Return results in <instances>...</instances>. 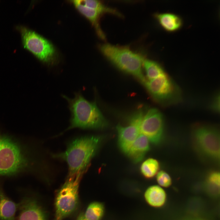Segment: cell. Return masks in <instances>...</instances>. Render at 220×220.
Instances as JSON below:
<instances>
[{"mask_svg":"<svg viewBox=\"0 0 220 220\" xmlns=\"http://www.w3.org/2000/svg\"><path fill=\"white\" fill-rule=\"evenodd\" d=\"M19 29L25 48L44 63L48 65L55 64L56 52L53 46L50 42L26 27H20Z\"/></svg>","mask_w":220,"mask_h":220,"instance_id":"8992f818","label":"cell"},{"mask_svg":"<svg viewBox=\"0 0 220 220\" xmlns=\"http://www.w3.org/2000/svg\"><path fill=\"white\" fill-rule=\"evenodd\" d=\"M152 97L164 105L178 102L181 98L180 90L176 83L166 72L144 84Z\"/></svg>","mask_w":220,"mask_h":220,"instance_id":"52a82bcc","label":"cell"},{"mask_svg":"<svg viewBox=\"0 0 220 220\" xmlns=\"http://www.w3.org/2000/svg\"><path fill=\"white\" fill-rule=\"evenodd\" d=\"M154 16L161 27L169 32L176 31L181 28L183 21L178 15L170 12L156 13Z\"/></svg>","mask_w":220,"mask_h":220,"instance_id":"4fadbf2b","label":"cell"},{"mask_svg":"<svg viewBox=\"0 0 220 220\" xmlns=\"http://www.w3.org/2000/svg\"><path fill=\"white\" fill-rule=\"evenodd\" d=\"M83 174L68 177L59 190L55 200L56 220H62L76 209L79 201V183Z\"/></svg>","mask_w":220,"mask_h":220,"instance_id":"5b68a950","label":"cell"},{"mask_svg":"<svg viewBox=\"0 0 220 220\" xmlns=\"http://www.w3.org/2000/svg\"><path fill=\"white\" fill-rule=\"evenodd\" d=\"M67 101L71 113L70 124L67 130L74 128L100 129L105 128L108 122L95 102H90L80 92L70 98L62 95Z\"/></svg>","mask_w":220,"mask_h":220,"instance_id":"7a4b0ae2","label":"cell"},{"mask_svg":"<svg viewBox=\"0 0 220 220\" xmlns=\"http://www.w3.org/2000/svg\"><path fill=\"white\" fill-rule=\"evenodd\" d=\"M193 145L200 156L219 162L220 160V135L218 129L212 126L198 125L193 130Z\"/></svg>","mask_w":220,"mask_h":220,"instance_id":"277c9868","label":"cell"},{"mask_svg":"<svg viewBox=\"0 0 220 220\" xmlns=\"http://www.w3.org/2000/svg\"><path fill=\"white\" fill-rule=\"evenodd\" d=\"M147 202L151 206L156 207H161L165 203L167 196L165 191L161 187L154 185L149 187L145 193Z\"/></svg>","mask_w":220,"mask_h":220,"instance_id":"2e32d148","label":"cell"},{"mask_svg":"<svg viewBox=\"0 0 220 220\" xmlns=\"http://www.w3.org/2000/svg\"><path fill=\"white\" fill-rule=\"evenodd\" d=\"M183 220H204L202 219L197 218H186Z\"/></svg>","mask_w":220,"mask_h":220,"instance_id":"d4e9b609","label":"cell"},{"mask_svg":"<svg viewBox=\"0 0 220 220\" xmlns=\"http://www.w3.org/2000/svg\"><path fill=\"white\" fill-rule=\"evenodd\" d=\"M164 128L163 115L158 110L153 108L149 109L144 116L141 125L140 133L149 142L158 145L163 139Z\"/></svg>","mask_w":220,"mask_h":220,"instance_id":"9c48e42d","label":"cell"},{"mask_svg":"<svg viewBox=\"0 0 220 220\" xmlns=\"http://www.w3.org/2000/svg\"><path fill=\"white\" fill-rule=\"evenodd\" d=\"M26 163L25 157L19 146L11 139L0 136V175L20 171Z\"/></svg>","mask_w":220,"mask_h":220,"instance_id":"ba28073f","label":"cell"},{"mask_svg":"<svg viewBox=\"0 0 220 220\" xmlns=\"http://www.w3.org/2000/svg\"><path fill=\"white\" fill-rule=\"evenodd\" d=\"M149 141L144 135L140 134L126 154L134 162L138 163L144 158L150 149Z\"/></svg>","mask_w":220,"mask_h":220,"instance_id":"7c38bea8","label":"cell"},{"mask_svg":"<svg viewBox=\"0 0 220 220\" xmlns=\"http://www.w3.org/2000/svg\"><path fill=\"white\" fill-rule=\"evenodd\" d=\"M102 139L101 136L97 135L77 138L69 143L65 151L53 154L52 157L67 163L68 177L84 173L98 152Z\"/></svg>","mask_w":220,"mask_h":220,"instance_id":"6da1fadb","label":"cell"},{"mask_svg":"<svg viewBox=\"0 0 220 220\" xmlns=\"http://www.w3.org/2000/svg\"><path fill=\"white\" fill-rule=\"evenodd\" d=\"M143 66L148 80L154 79L166 73L163 67L154 61L144 58Z\"/></svg>","mask_w":220,"mask_h":220,"instance_id":"e0dca14e","label":"cell"},{"mask_svg":"<svg viewBox=\"0 0 220 220\" xmlns=\"http://www.w3.org/2000/svg\"><path fill=\"white\" fill-rule=\"evenodd\" d=\"M18 204L9 199L0 187V220H15Z\"/></svg>","mask_w":220,"mask_h":220,"instance_id":"9a60e30c","label":"cell"},{"mask_svg":"<svg viewBox=\"0 0 220 220\" xmlns=\"http://www.w3.org/2000/svg\"><path fill=\"white\" fill-rule=\"evenodd\" d=\"M212 107L213 109L217 112L219 110V97L217 96L212 104Z\"/></svg>","mask_w":220,"mask_h":220,"instance_id":"603a6c76","label":"cell"},{"mask_svg":"<svg viewBox=\"0 0 220 220\" xmlns=\"http://www.w3.org/2000/svg\"><path fill=\"white\" fill-rule=\"evenodd\" d=\"M73 2L79 12L92 23L100 38L103 40H105V35L101 28L99 24L100 16L101 14L97 10L82 5L79 0L73 1Z\"/></svg>","mask_w":220,"mask_h":220,"instance_id":"5bb4252c","label":"cell"},{"mask_svg":"<svg viewBox=\"0 0 220 220\" xmlns=\"http://www.w3.org/2000/svg\"><path fill=\"white\" fill-rule=\"evenodd\" d=\"M206 185L211 190L218 192L220 187V173L217 171H213L208 174L206 179Z\"/></svg>","mask_w":220,"mask_h":220,"instance_id":"44dd1931","label":"cell"},{"mask_svg":"<svg viewBox=\"0 0 220 220\" xmlns=\"http://www.w3.org/2000/svg\"><path fill=\"white\" fill-rule=\"evenodd\" d=\"M76 220H86L83 213H80L78 216Z\"/></svg>","mask_w":220,"mask_h":220,"instance_id":"cb8c5ba5","label":"cell"},{"mask_svg":"<svg viewBox=\"0 0 220 220\" xmlns=\"http://www.w3.org/2000/svg\"><path fill=\"white\" fill-rule=\"evenodd\" d=\"M18 204V220H46L44 211L34 197L25 196Z\"/></svg>","mask_w":220,"mask_h":220,"instance_id":"8fae6325","label":"cell"},{"mask_svg":"<svg viewBox=\"0 0 220 220\" xmlns=\"http://www.w3.org/2000/svg\"><path fill=\"white\" fill-rule=\"evenodd\" d=\"M156 179L159 184L164 187H168L172 184L170 176L164 170H161L158 173L156 176Z\"/></svg>","mask_w":220,"mask_h":220,"instance_id":"7402d4cb","label":"cell"},{"mask_svg":"<svg viewBox=\"0 0 220 220\" xmlns=\"http://www.w3.org/2000/svg\"><path fill=\"white\" fill-rule=\"evenodd\" d=\"M99 49L105 57L120 70L134 76L143 84L146 81L142 72L145 57L133 51L128 46L114 45L105 43Z\"/></svg>","mask_w":220,"mask_h":220,"instance_id":"3957f363","label":"cell"},{"mask_svg":"<svg viewBox=\"0 0 220 220\" xmlns=\"http://www.w3.org/2000/svg\"><path fill=\"white\" fill-rule=\"evenodd\" d=\"M79 1L82 5L97 10L101 14L106 13H110L120 17H123L122 14L118 11L114 9L108 7L99 1L94 0Z\"/></svg>","mask_w":220,"mask_h":220,"instance_id":"ac0fdd59","label":"cell"},{"mask_svg":"<svg viewBox=\"0 0 220 220\" xmlns=\"http://www.w3.org/2000/svg\"><path fill=\"white\" fill-rule=\"evenodd\" d=\"M144 116L142 111L139 110L132 116L127 126L123 127L118 125L116 127L118 145L124 153H127L141 134L140 127Z\"/></svg>","mask_w":220,"mask_h":220,"instance_id":"30bf717a","label":"cell"},{"mask_svg":"<svg viewBox=\"0 0 220 220\" xmlns=\"http://www.w3.org/2000/svg\"><path fill=\"white\" fill-rule=\"evenodd\" d=\"M104 212L105 207L103 204L94 202L89 205L84 214L86 220H101Z\"/></svg>","mask_w":220,"mask_h":220,"instance_id":"ffe728a7","label":"cell"},{"mask_svg":"<svg viewBox=\"0 0 220 220\" xmlns=\"http://www.w3.org/2000/svg\"><path fill=\"white\" fill-rule=\"evenodd\" d=\"M160 168L159 161L156 160L148 158L141 164L140 170L142 174L147 178H152L156 175Z\"/></svg>","mask_w":220,"mask_h":220,"instance_id":"d6986e66","label":"cell"}]
</instances>
